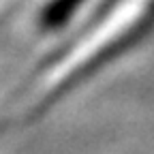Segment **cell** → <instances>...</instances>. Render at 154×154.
<instances>
[{
	"mask_svg": "<svg viewBox=\"0 0 154 154\" xmlns=\"http://www.w3.org/2000/svg\"><path fill=\"white\" fill-rule=\"evenodd\" d=\"M82 0H58V2L47 11V24H58V22H62V19H66V15L79 5Z\"/></svg>",
	"mask_w": 154,
	"mask_h": 154,
	"instance_id": "1",
	"label": "cell"
}]
</instances>
